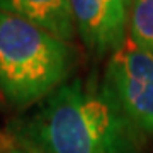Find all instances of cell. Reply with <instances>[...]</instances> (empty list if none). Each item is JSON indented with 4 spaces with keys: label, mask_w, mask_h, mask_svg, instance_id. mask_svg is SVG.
Wrapping results in <instances>:
<instances>
[{
    "label": "cell",
    "mask_w": 153,
    "mask_h": 153,
    "mask_svg": "<svg viewBox=\"0 0 153 153\" xmlns=\"http://www.w3.org/2000/svg\"><path fill=\"white\" fill-rule=\"evenodd\" d=\"M117 2H119V4H121L123 7H126L128 10L131 9V4H133V0H117Z\"/></svg>",
    "instance_id": "cell-8"
},
{
    "label": "cell",
    "mask_w": 153,
    "mask_h": 153,
    "mask_svg": "<svg viewBox=\"0 0 153 153\" xmlns=\"http://www.w3.org/2000/svg\"><path fill=\"white\" fill-rule=\"evenodd\" d=\"M128 31L134 43L153 53V0H133Z\"/></svg>",
    "instance_id": "cell-6"
},
{
    "label": "cell",
    "mask_w": 153,
    "mask_h": 153,
    "mask_svg": "<svg viewBox=\"0 0 153 153\" xmlns=\"http://www.w3.org/2000/svg\"><path fill=\"white\" fill-rule=\"evenodd\" d=\"M75 31L90 53H114L124 43L129 10L117 0H71Z\"/></svg>",
    "instance_id": "cell-4"
},
{
    "label": "cell",
    "mask_w": 153,
    "mask_h": 153,
    "mask_svg": "<svg viewBox=\"0 0 153 153\" xmlns=\"http://www.w3.org/2000/svg\"><path fill=\"white\" fill-rule=\"evenodd\" d=\"M7 133L39 153H140L141 138L102 85L80 78L51 92Z\"/></svg>",
    "instance_id": "cell-1"
},
{
    "label": "cell",
    "mask_w": 153,
    "mask_h": 153,
    "mask_svg": "<svg viewBox=\"0 0 153 153\" xmlns=\"http://www.w3.org/2000/svg\"><path fill=\"white\" fill-rule=\"evenodd\" d=\"M0 12L33 22L65 43L75 36L71 0H0Z\"/></svg>",
    "instance_id": "cell-5"
},
{
    "label": "cell",
    "mask_w": 153,
    "mask_h": 153,
    "mask_svg": "<svg viewBox=\"0 0 153 153\" xmlns=\"http://www.w3.org/2000/svg\"><path fill=\"white\" fill-rule=\"evenodd\" d=\"M75 65L68 43L21 17L0 12V90L19 109L44 100Z\"/></svg>",
    "instance_id": "cell-2"
},
{
    "label": "cell",
    "mask_w": 153,
    "mask_h": 153,
    "mask_svg": "<svg viewBox=\"0 0 153 153\" xmlns=\"http://www.w3.org/2000/svg\"><path fill=\"white\" fill-rule=\"evenodd\" d=\"M0 153H39V152H36V150L26 146V145H22L19 141H16L7 133L5 136L0 140Z\"/></svg>",
    "instance_id": "cell-7"
},
{
    "label": "cell",
    "mask_w": 153,
    "mask_h": 153,
    "mask_svg": "<svg viewBox=\"0 0 153 153\" xmlns=\"http://www.w3.org/2000/svg\"><path fill=\"white\" fill-rule=\"evenodd\" d=\"M102 87L138 131L153 136L152 51L128 36L111 56Z\"/></svg>",
    "instance_id": "cell-3"
}]
</instances>
